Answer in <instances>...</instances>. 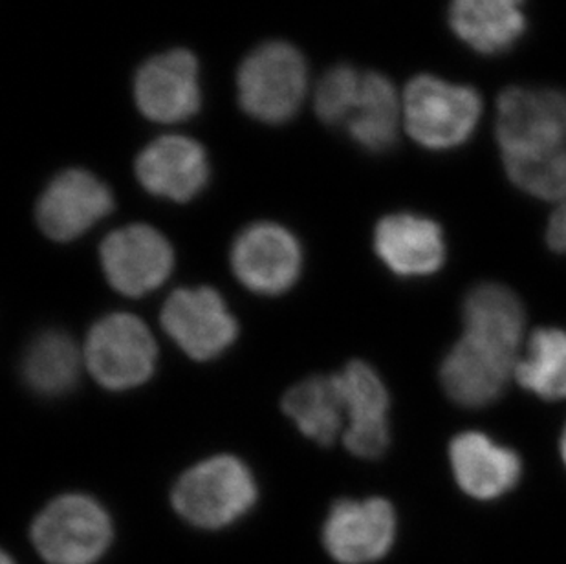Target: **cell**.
Returning a JSON list of instances; mask_svg holds the SVG:
<instances>
[{
    "instance_id": "cell-1",
    "label": "cell",
    "mask_w": 566,
    "mask_h": 564,
    "mask_svg": "<svg viewBox=\"0 0 566 564\" xmlns=\"http://www.w3.org/2000/svg\"><path fill=\"white\" fill-rule=\"evenodd\" d=\"M497 144L510 180L532 197L566 200V92L512 86L497 102Z\"/></svg>"
},
{
    "instance_id": "cell-2",
    "label": "cell",
    "mask_w": 566,
    "mask_h": 564,
    "mask_svg": "<svg viewBox=\"0 0 566 564\" xmlns=\"http://www.w3.org/2000/svg\"><path fill=\"white\" fill-rule=\"evenodd\" d=\"M308 64L286 41H266L242 59L237 70V100L259 123L283 125L294 119L308 96Z\"/></svg>"
},
{
    "instance_id": "cell-3",
    "label": "cell",
    "mask_w": 566,
    "mask_h": 564,
    "mask_svg": "<svg viewBox=\"0 0 566 564\" xmlns=\"http://www.w3.org/2000/svg\"><path fill=\"white\" fill-rule=\"evenodd\" d=\"M259 488L252 469L231 455L208 458L192 466L172 490V508L200 530H222L255 506Z\"/></svg>"
},
{
    "instance_id": "cell-4",
    "label": "cell",
    "mask_w": 566,
    "mask_h": 564,
    "mask_svg": "<svg viewBox=\"0 0 566 564\" xmlns=\"http://www.w3.org/2000/svg\"><path fill=\"white\" fill-rule=\"evenodd\" d=\"M481 113V97L473 88L433 75H418L401 94L403 127L428 149H453L464 144L475 130Z\"/></svg>"
},
{
    "instance_id": "cell-5",
    "label": "cell",
    "mask_w": 566,
    "mask_h": 564,
    "mask_svg": "<svg viewBox=\"0 0 566 564\" xmlns=\"http://www.w3.org/2000/svg\"><path fill=\"white\" fill-rule=\"evenodd\" d=\"M30 535L49 564H96L113 544L114 524L92 497L70 493L35 516Z\"/></svg>"
},
{
    "instance_id": "cell-6",
    "label": "cell",
    "mask_w": 566,
    "mask_h": 564,
    "mask_svg": "<svg viewBox=\"0 0 566 564\" xmlns=\"http://www.w3.org/2000/svg\"><path fill=\"white\" fill-rule=\"evenodd\" d=\"M158 348L144 321L111 314L86 337L85 363L97 384L108 390L136 389L153 376Z\"/></svg>"
},
{
    "instance_id": "cell-7",
    "label": "cell",
    "mask_w": 566,
    "mask_h": 564,
    "mask_svg": "<svg viewBox=\"0 0 566 564\" xmlns=\"http://www.w3.org/2000/svg\"><path fill=\"white\" fill-rule=\"evenodd\" d=\"M521 352L464 331L443 357L440 382L451 401L468 409L493 404L503 395L515 373Z\"/></svg>"
},
{
    "instance_id": "cell-8",
    "label": "cell",
    "mask_w": 566,
    "mask_h": 564,
    "mask_svg": "<svg viewBox=\"0 0 566 564\" xmlns=\"http://www.w3.org/2000/svg\"><path fill=\"white\" fill-rule=\"evenodd\" d=\"M134 103L149 122L182 123L202 108L200 63L188 49H172L147 59L134 75Z\"/></svg>"
},
{
    "instance_id": "cell-9",
    "label": "cell",
    "mask_w": 566,
    "mask_h": 564,
    "mask_svg": "<svg viewBox=\"0 0 566 564\" xmlns=\"http://www.w3.org/2000/svg\"><path fill=\"white\" fill-rule=\"evenodd\" d=\"M161 325L189 357L209 362L224 354L239 334V325L213 288L177 290L161 310Z\"/></svg>"
},
{
    "instance_id": "cell-10",
    "label": "cell",
    "mask_w": 566,
    "mask_h": 564,
    "mask_svg": "<svg viewBox=\"0 0 566 564\" xmlns=\"http://www.w3.org/2000/svg\"><path fill=\"white\" fill-rule=\"evenodd\" d=\"M395 539V508L379 497L337 501L323 524V546L339 564H370L384 560Z\"/></svg>"
},
{
    "instance_id": "cell-11",
    "label": "cell",
    "mask_w": 566,
    "mask_h": 564,
    "mask_svg": "<svg viewBox=\"0 0 566 564\" xmlns=\"http://www.w3.org/2000/svg\"><path fill=\"white\" fill-rule=\"evenodd\" d=\"M103 272L124 295L139 297L161 286L175 267L169 240L147 224L116 229L102 244Z\"/></svg>"
},
{
    "instance_id": "cell-12",
    "label": "cell",
    "mask_w": 566,
    "mask_h": 564,
    "mask_svg": "<svg viewBox=\"0 0 566 564\" xmlns=\"http://www.w3.org/2000/svg\"><path fill=\"white\" fill-rule=\"evenodd\" d=\"M237 279L261 295L289 292L303 270V250L290 229L261 222L244 229L231 251Z\"/></svg>"
},
{
    "instance_id": "cell-13",
    "label": "cell",
    "mask_w": 566,
    "mask_h": 564,
    "mask_svg": "<svg viewBox=\"0 0 566 564\" xmlns=\"http://www.w3.org/2000/svg\"><path fill=\"white\" fill-rule=\"evenodd\" d=\"M114 197L91 170L66 169L50 181L38 202V222L50 239H80L113 213Z\"/></svg>"
},
{
    "instance_id": "cell-14",
    "label": "cell",
    "mask_w": 566,
    "mask_h": 564,
    "mask_svg": "<svg viewBox=\"0 0 566 564\" xmlns=\"http://www.w3.org/2000/svg\"><path fill=\"white\" fill-rule=\"evenodd\" d=\"M136 178L153 197L189 202L206 189L209 158L197 139L169 134L150 142L134 164Z\"/></svg>"
},
{
    "instance_id": "cell-15",
    "label": "cell",
    "mask_w": 566,
    "mask_h": 564,
    "mask_svg": "<svg viewBox=\"0 0 566 564\" xmlns=\"http://www.w3.org/2000/svg\"><path fill=\"white\" fill-rule=\"evenodd\" d=\"M347 410L343 443L354 457L378 458L389 446V393L375 368L350 362L336 374Z\"/></svg>"
},
{
    "instance_id": "cell-16",
    "label": "cell",
    "mask_w": 566,
    "mask_h": 564,
    "mask_svg": "<svg viewBox=\"0 0 566 564\" xmlns=\"http://www.w3.org/2000/svg\"><path fill=\"white\" fill-rule=\"evenodd\" d=\"M379 261L400 278H428L446 261V240L434 220L412 213L387 215L375 231Z\"/></svg>"
},
{
    "instance_id": "cell-17",
    "label": "cell",
    "mask_w": 566,
    "mask_h": 564,
    "mask_svg": "<svg viewBox=\"0 0 566 564\" xmlns=\"http://www.w3.org/2000/svg\"><path fill=\"white\" fill-rule=\"evenodd\" d=\"M449 462L460 490L476 501L506 495L523 474L517 452L476 431L460 432L453 438Z\"/></svg>"
},
{
    "instance_id": "cell-18",
    "label": "cell",
    "mask_w": 566,
    "mask_h": 564,
    "mask_svg": "<svg viewBox=\"0 0 566 564\" xmlns=\"http://www.w3.org/2000/svg\"><path fill=\"white\" fill-rule=\"evenodd\" d=\"M524 0H451L449 22L468 46L495 55L523 38Z\"/></svg>"
},
{
    "instance_id": "cell-19",
    "label": "cell",
    "mask_w": 566,
    "mask_h": 564,
    "mask_svg": "<svg viewBox=\"0 0 566 564\" xmlns=\"http://www.w3.org/2000/svg\"><path fill=\"white\" fill-rule=\"evenodd\" d=\"M400 125H403L401 97L395 85L379 72L364 70L358 96L343 128L354 144L379 155L395 147Z\"/></svg>"
},
{
    "instance_id": "cell-20",
    "label": "cell",
    "mask_w": 566,
    "mask_h": 564,
    "mask_svg": "<svg viewBox=\"0 0 566 564\" xmlns=\"http://www.w3.org/2000/svg\"><path fill=\"white\" fill-rule=\"evenodd\" d=\"M283 409L305 437L332 446L347 418L337 376H312L286 393Z\"/></svg>"
},
{
    "instance_id": "cell-21",
    "label": "cell",
    "mask_w": 566,
    "mask_h": 564,
    "mask_svg": "<svg viewBox=\"0 0 566 564\" xmlns=\"http://www.w3.org/2000/svg\"><path fill=\"white\" fill-rule=\"evenodd\" d=\"M80 374V348L64 332H43L30 343L22 357V376L28 387L46 398L69 395L77 385Z\"/></svg>"
},
{
    "instance_id": "cell-22",
    "label": "cell",
    "mask_w": 566,
    "mask_h": 564,
    "mask_svg": "<svg viewBox=\"0 0 566 564\" xmlns=\"http://www.w3.org/2000/svg\"><path fill=\"white\" fill-rule=\"evenodd\" d=\"M464 331L493 337L521 352L526 315L523 303L510 288L497 282H486L473 288L462 309Z\"/></svg>"
},
{
    "instance_id": "cell-23",
    "label": "cell",
    "mask_w": 566,
    "mask_h": 564,
    "mask_svg": "<svg viewBox=\"0 0 566 564\" xmlns=\"http://www.w3.org/2000/svg\"><path fill=\"white\" fill-rule=\"evenodd\" d=\"M513 378L539 398L566 399V332L562 328L532 332Z\"/></svg>"
},
{
    "instance_id": "cell-24",
    "label": "cell",
    "mask_w": 566,
    "mask_h": 564,
    "mask_svg": "<svg viewBox=\"0 0 566 564\" xmlns=\"http://www.w3.org/2000/svg\"><path fill=\"white\" fill-rule=\"evenodd\" d=\"M361 75L364 70L353 64H336L326 70L314 91V111L321 122L331 127H343L358 96Z\"/></svg>"
},
{
    "instance_id": "cell-25",
    "label": "cell",
    "mask_w": 566,
    "mask_h": 564,
    "mask_svg": "<svg viewBox=\"0 0 566 564\" xmlns=\"http://www.w3.org/2000/svg\"><path fill=\"white\" fill-rule=\"evenodd\" d=\"M546 242L556 253L566 255V200L552 215L548 228H546Z\"/></svg>"
},
{
    "instance_id": "cell-26",
    "label": "cell",
    "mask_w": 566,
    "mask_h": 564,
    "mask_svg": "<svg viewBox=\"0 0 566 564\" xmlns=\"http://www.w3.org/2000/svg\"><path fill=\"white\" fill-rule=\"evenodd\" d=\"M562 458H563V462H565V466H566V426H565V429H563V437H562Z\"/></svg>"
},
{
    "instance_id": "cell-27",
    "label": "cell",
    "mask_w": 566,
    "mask_h": 564,
    "mask_svg": "<svg viewBox=\"0 0 566 564\" xmlns=\"http://www.w3.org/2000/svg\"><path fill=\"white\" fill-rule=\"evenodd\" d=\"M2 564H15V561L11 560L10 555H2Z\"/></svg>"
}]
</instances>
